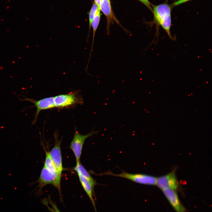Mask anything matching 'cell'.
Instances as JSON below:
<instances>
[{"mask_svg": "<svg viewBox=\"0 0 212 212\" xmlns=\"http://www.w3.org/2000/svg\"><path fill=\"white\" fill-rule=\"evenodd\" d=\"M191 0H178L174 2L173 4L174 6H176Z\"/></svg>", "mask_w": 212, "mask_h": 212, "instance_id": "ac0fdd59", "label": "cell"}, {"mask_svg": "<svg viewBox=\"0 0 212 212\" xmlns=\"http://www.w3.org/2000/svg\"><path fill=\"white\" fill-rule=\"evenodd\" d=\"M61 180V178L59 177L57 173L51 172L44 166L41 170L40 176L37 180L29 184L38 183L39 185L37 187H39V191H40L44 186L48 184L52 185L58 189L60 197L62 198Z\"/></svg>", "mask_w": 212, "mask_h": 212, "instance_id": "277c9868", "label": "cell"}, {"mask_svg": "<svg viewBox=\"0 0 212 212\" xmlns=\"http://www.w3.org/2000/svg\"><path fill=\"white\" fill-rule=\"evenodd\" d=\"M45 201L50 205L49 206L47 203L42 201V203L47 207L48 210L51 212H61L57 208L56 204L50 198H44Z\"/></svg>", "mask_w": 212, "mask_h": 212, "instance_id": "2e32d148", "label": "cell"}, {"mask_svg": "<svg viewBox=\"0 0 212 212\" xmlns=\"http://www.w3.org/2000/svg\"><path fill=\"white\" fill-rule=\"evenodd\" d=\"M94 0L95 1V3L97 6L98 9H100V4L101 2V0Z\"/></svg>", "mask_w": 212, "mask_h": 212, "instance_id": "d6986e66", "label": "cell"}, {"mask_svg": "<svg viewBox=\"0 0 212 212\" xmlns=\"http://www.w3.org/2000/svg\"><path fill=\"white\" fill-rule=\"evenodd\" d=\"M154 19V24H155L156 31L154 39L159 36V27L160 26L166 32L171 39H174L170 32L171 25V8L166 4H163L154 6L153 9Z\"/></svg>", "mask_w": 212, "mask_h": 212, "instance_id": "6da1fadb", "label": "cell"}, {"mask_svg": "<svg viewBox=\"0 0 212 212\" xmlns=\"http://www.w3.org/2000/svg\"><path fill=\"white\" fill-rule=\"evenodd\" d=\"M54 144L49 153L54 163L56 170L59 177L61 178L63 170L62 166V154L61 150V140H59L58 135L55 132L54 135Z\"/></svg>", "mask_w": 212, "mask_h": 212, "instance_id": "52a82bcc", "label": "cell"}, {"mask_svg": "<svg viewBox=\"0 0 212 212\" xmlns=\"http://www.w3.org/2000/svg\"><path fill=\"white\" fill-rule=\"evenodd\" d=\"M97 132V131L92 130L87 135H83L80 134L76 129L69 147L74 154L76 163L80 162L81 155L85 140L88 138L96 134Z\"/></svg>", "mask_w": 212, "mask_h": 212, "instance_id": "8992f818", "label": "cell"}, {"mask_svg": "<svg viewBox=\"0 0 212 212\" xmlns=\"http://www.w3.org/2000/svg\"><path fill=\"white\" fill-rule=\"evenodd\" d=\"M143 4L145 5L148 7L153 12V9L150 5V3L148 0H138Z\"/></svg>", "mask_w": 212, "mask_h": 212, "instance_id": "e0dca14e", "label": "cell"}, {"mask_svg": "<svg viewBox=\"0 0 212 212\" xmlns=\"http://www.w3.org/2000/svg\"><path fill=\"white\" fill-rule=\"evenodd\" d=\"M73 170L77 174H80L88 179L94 186H95L96 184V182L95 180L91 176L89 172L82 165L80 162L76 163Z\"/></svg>", "mask_w": 212, "mask_h": 212, "instance_id": "7c38bea8", "label": "cell"}, {"mask_svg": "<svg viewBox=\"0 0 212 212\" xmlns=\"http://www.w3.org/2000/svg\"><path fill=\"white\" fill-rule=\"evenodd\" d=\"M163 193L170 204L177 212H185V210L179 200L174 190L170 189L163 190Z\"/></svg>", "mask_w": 212, "mask_h": 212, "instance_id": "30bf717a", "label": "cell"}, {"mask_svg": "<svg viewBox=\"0 0 212 212\" xmlns=\"http://www.w3.org/2000/svg\"><path fill=\"white\" fill-rule=\"evenodd\" d=\"M101 175H107L123 178L140 184L154 185L156 184L157 178L145 174H132L122 171L120 174H115L109 171L101 173Z\"/></svg>", "mask_w": 212, "mask_h": 212, "instance_id": "5b68a950", "label": "cell"}, {"mask_svg": "<svg viewBox=\"0 0 212 212\" xmlns=\"http://www.w3.org/2000/svg\"><path fill=\"white\" fill-rule=\"evenodd\" d=\"M156 184L162 190L165 189L176 190L178 187V183L175 172L173 171L157 178Z\"/></svg>", "mask_w": 212, "mask_h": 212, "instance_id": "ba28073f", "label": "cell"}, {"mask_svg": "<svg viewBox=\"0 0 212 212\" xmlns=\"http://www.w3.org/2000/svg\"><path fill=\"white\" fill-rule=\"evenodd\" d=\"M100 9L105 16L107 21L106 26L107 34L108 35L110 31V27L113 21H115L120 25L119 21L113 14L112 11L110 0H101Z\"/></svg>", "mask_w": 212, "mask_h": 212, "instance_id": "9c48e42d", "label": "cell"}, {"mask_svg": "<svg viewBox=\"0 0 212 212\" xmlns=\"http://www.w3.org/2000/svg\"><path fill=\"white\" fill-rule=\"evenodd\" d=\"M45 152L46 157L44 166L51 172L54 173H57L49 152L47 151L46 150Z\"/></svg>", "mask_w": 212, "mask_h": 212, "instance_id": "5bb4252c", "label": "cell"}, {"mask_svg": "<svg viewBox=\"0 0 212 212\" xmlns=\"http://www.w3.org/2000/svg\"><path fill=\"white\" fill-rule=\"evenodd\" d=\"M98 9V8L97 5L95 3H94L89 13V29L87 38H88V37L90 31L92 22L96 14V12Z\"/></svg>", "mask_w": 212, "mask_h": 212, "instance_id": "9a60e30c", "label": "cell"}, {"mask_svg": "<svg viewBox=\"0 0 212 212\" xmlns=\"http://www.w3.org/2000/svg\"><path fill=\"white\" fill-rule=\"evenodd\" d=\"M55 108L62 109L69 107L77 104L82 105L83 101L78 91L67 94H61L53 97Z\"/></svg>", "mask_w": 212, "mask_h": 212, "instance_id": "7a4b0ae2", "label": "cell"}, {"mask_svg": "<svg viewBox=\"0 0 212 212\" xmlns=\"http://www.w3.org/2000/svg\"><path fill=\"white\" fill-rule=\"evenodd\" d=\"M80 182L84 191L90 198L96 210L95 202L93 198L94 186L86 178L80 174H77Z\"/></svg>", "mask_w": 212, "mask_h": 212, "instance_id": "8fae6325", "label": "cell"}, {"mask_svg": "<svg viewBox=\"0 0 212 212\" xmlns=\"http://www.w3.org/2000/svg\"><path fill=\"white\" fill-rule=\"evenodd\" d=\"M21 95L22 96V97L17 96L19 101L21 102L28 101L33 103L34 105V106L23 109L21 110V112L32 107H35L36 108V111L34 115L35 117L32 122V125L36 123L39 115L41 111L55 108L53 97H46L37 100L32 98H28L22 95Z\"/></svg>", "mask_w": 212, "mask_h": 212, "instance_id": "3957f363", "label": "cell"}, {"mask_svg": "<svg viewBox=\"0 0 212 212\" xmlns=\"http://www.w3.org/2000/svg\"><path fill=\"white\" fill-rule=\"evenodd\" d=\"M100 10L98 9L96 12V14L93 20H92L91 24V26H92L93 30V36L92 44L91 48V52L90 54V57H91V54L92 52V48L93 45L95 35L100 23Z\"/></svg>", "mask_w": 212, "mask_h": 212, "instance_id": "4fadbf2b", "label": "cell"}]
</instances>
